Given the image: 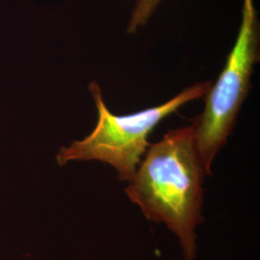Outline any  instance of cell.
Returning <instances> with one entry per match:
<instances>
[{"label": "cell", "instance_id": "1", "mask_svg": "<svg viewBox=\"0 0 260 260\" xmlns=\"http://www.w3.org/2000/svg\"><path fill=\"white\" fill-rule=\"evenodd\" d=\"M205 173L191 125L169 130L150 144L125 192L146 218L164 223L179 238L186 260L196 253V226L203 222Z\"/></svg>", "mask_w": 260, "mask_h": 260}, {"label": "cell", "instance_id": "2", "mask_svg": "<svg viewBox=\"0 0 260 260\" xmlns=\"http://www.w3.org/2000/svg\"><path fill=\"white\" fill-rule=\"evenodd\" d=\"M211 85L210 81L194 84L167 103L121 116L109 111L100 86L92 82L89 90L99 113L98 123L85 139L61 148L56 160L60 166L75 160H99L115 168L120 180L129 181L149 149L148 138L153 128L185 103L205 96Z\"/></svg>", "mask_w": 260, "mask_h": 260}, {"label": "cell", "instance_id": "3", "mask_svg": "<svg viewBox=\"0 0 260 260\" xmlns=\"http://www.w3.org/2000/svg\"><path fill=\"white\" fill-rule=\"evenodd\" d=\"M259 59V27L253 0H243L242 20L235 45L216 83L205 93L204 112L193 119L196 149L211 174L214 158L233 132L237 115L251 89L253 66Z\"/></svg>", "mask_w": 260, "mask_h": 260}, {"label": "cell", "instance_id": "4", "mask_svg": "<svg viewBox=\"0 0 260 260\" xmlns=\"http://www.w3.org/2000/svg\"><path fill=\"white\" fill-rule=\"evenodd\" d=\"M161 1L162 0H138L131 14L126 30L127 33L133 34L140 26L144 25Z\"/></svg>", "mask_w": 260, "mask_h": 260}]
</instances>
